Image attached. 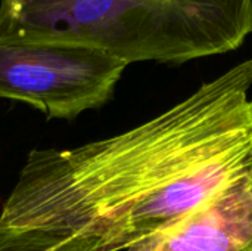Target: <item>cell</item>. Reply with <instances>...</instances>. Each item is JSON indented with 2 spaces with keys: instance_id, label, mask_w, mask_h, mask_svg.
Masks as SVG:
<instances>
[{
  "instance_id": "obj_6",
  "label": "cell",
  "mask_w": 252,
  "mask_h": 251,
  "mask_svg": "<svg viewBox=\"0 0 252 251\" xmlns=\"http://www.w3.org/2000/svg\"><path fill=\"white\" fill-rule=\"evenodd\" d=\"M247 251H252V246H251V247H250V249H248V250H247Z\"/></svg>"
},
{
  "instance_id": "obj_2",
  "label": "cell",
  "mask_w": 252,
  "mask_h": 251,
  "mask_svg": "<svg viewBox=\"0 0 252 251\" xmlns=\"http://www.w3.org/2000/svg\"><path fill=\"white\" fill-rule=\"evenodd\" d=\"M252 0H0V41H62L127 65H180L239 49Z\"/></svg>"
},
{
  "instance_id": "obj_7",
  "label": "cell",
  "mask_w": 252,
  "mask_h": 251,
  "mask_svg": "<svg viewBox=\"0 0 252 251\" xmlns=\"http://www.w3.org/2000/svg\"><path fill=\"white\" fill-rule=\"evenodd\" d=\"M251 192H252V178H251Z\"/></svg>"
},
{
  "instance_id": "obj_5",
  "label": "cell",
  "mask_w": 252,
  "mask_h": 251,
  "mask_svg": "<svg viewBox=\"0 0 252 251\" xmlns=\"http://www.w3.org/2000/svg\"><path fill=\"white\" fill-rule=\"evenodd\" d=\"M0 251H92L78 237L40 228H18L0 222Z\"/></svg>"
},
{
  "instance_id": "obj_4",
  "label": "cell",
  "mask_w": 252,
  "mask_h": 251,
  "mask_svg": "<svg viewBox=\"0 0 252 251\" xmlns=\"http://www.w3.org/2000/svg\"><path fill=\"white\" fill-rule=\"evenodd\" d=\"M251 178L126 251H247L252 246Z\"/></svg>"
},
{
  "instance_id": "obj_1",
  "label": "cell",
  "mask_w": 252,
  "mask_h": 251,
  "mask_svg": "<svg viewBox=\"0 0 252 251\" xmlns=\"http://www.w3.org/2000/svg\"><path fill=\"white\" fill-rule=\"evenodd\" d=\"M252 58L146 123L72 149H34L0 222L126 251L252 176Z\"/></svg>"
},
{
  "instance_id": "obj_3",
  "label": "cell",
  "mask_w": 252,
  "mask_h": 251,
  "mask_svg": "<svg viewBox=\"0 0 252 251\" xmlns=\"http://www.w3.org/2000/svg\"><path fill=\"white\" fill-rule=\"evenodd\" d=\"M127 67L81 44L0 41V98L30 104L49 118L72 120L106 104Z\"/></svg>"
}]
</instances>
